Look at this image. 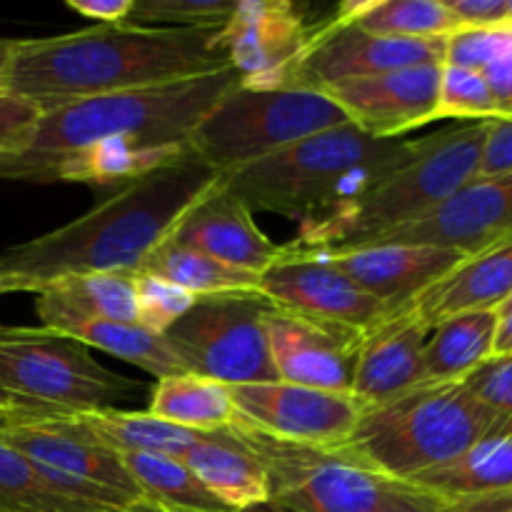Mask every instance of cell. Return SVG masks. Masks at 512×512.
Returning a JSON list of instances; mask_svg holds the SVG:
<instances>
[{
	"instance_id": "1",
	"label": "cell",
	"mask_w": 512,
	"mask_h": 512,
	"mask_svg": "<svg viewBox=\"0 0 512 512\" xmlns=\"http://www.w3.org/2000/svg\"><path fill=\"white\" fill-rule=\"evenodd\" d=\"M220 183L193 153L120 185L80 218L0 253V290L38 293L73 275L138 273L180 218Z\"/></svg>"
},
{
	"instance_id": "2",
	"label": "cell",
	"mask_w": 512,
	"mask_h": 512,
	"mask_svg": "<svg viewBox=\"0 0 512 512\" xmlns=\"http://www.w3.org/2000/svg\"><path fill=\"white\" fill-rule=\"evenodd\" d=\"M223 68L228 55L220 28L90 25L53 38L15 40L5 93L50 110Z\"/></svg>"
},
{
	"instance_id": "3",
	"label": "cell",
	"mask_w": 512,
	"mask_h": 512,
	"mask_svg": "<svg viewBox=\"0 0 512 512\" xmlns=\"http://www.w3.org/2000/svg\"><path fill=\"white\" fill-rule=\"evenodd\" d=\"M240 83L233 68L40 110L25 153L0 165L3 180H23L38 165L98 140H128L155 148H190L210 110Z\"/></svg>"
},
{
	"instance_id": "4",
	"label": "cell",
	"mask_w": 512,
	"mask_h": 512,
	"mask_svg": "<svg viewBox=\"0 0 512 512\" xmlns=\"http://www.w3.org/2000/svg\"><path fill=\"white\" fill-rule=\"evenodd\" d=\"M413 143L408 138H375L348 120L230 170L220 175V183L250 210H268L303 223L358 200L408 158Z\"/></svg>"
},
{
	"instance_id": "5",
	"label": "cell",
	"mask_w": 512,
	"mask_h": 512,
	"mask_svg": "<svg viewBox=\"0 0 512 512\" xmlns=\"http://www.w3.org/2000/svg\"><path fill=\"white\" fill-rule=\"evenodd\" d=\"M488 120L450 125L413 143L408 158L358 200L300 223L295 250H348L398 225L423 218L478 178Z\"/></svg>"
},
{
	"instance_id": "6",
	"label": "cell",
	"mask_w": 512,
	"mask_h": 512,
	"mask_svg": "<svg viewBox=\"0 0 512 512\" xmlns=\"http://www.w3.org/2000/svg\"><path fill=\"white\" fill-rule=\"evenodd\" d=\"M503 430L512 425L480 405L460 380H425L398 398L360 410L343 448L380 473L413 480Z\"/></svg>"
},
{
	"instance_id": "7",
	"label": "cell",
	"mask_w": 512,
	"mask_h": 512,
	"mask_svg": "<svg viewBox=\"0 0 512 512\" xmlns=\"http://www.w3.org/2000/svg\"><path fill=\"white\" fill-rule=\"evenodd\" d=\"M258 453L270 500L298 512H445V503L408 480L380 473L348 448H308L233 423Z\"/></svg>"
},
{
	"instance_id": "8",
	"label": "cell",
	"mask_w": 512,
	"mask_h": 512,
	"mask_svg": "<svg viewBox=\"0 0 512 512\" xmlns=\"http://www.w3.org/2000/svg\"><path fill=\"white\" fill-rule=\"evenodd\" d=\"M343 123L348 115L323 90H253L238 83L198 125L190 153L225 175Z\"/></svg>"
},
{
	"instance_id": "9",
	"label": "cell",
	"mask_w": 512,
	"mask_h": 512,
	"mask_svg": "<svg viewBox=\"0 0 512 512\" xmlns=\"http://www.w3.org/2000/svg\"><path fill=\"white\" fill-rule=\"evenodd\" d=\"M0 383L25 403L58 415L115 408L118 400L143 390V383L98 363L88 345L43 325H0Z\"/></svg>"
},
{
	"instance_id": "10",
	"label": "cell",
	"mask_w": 512,
	"mask_h": 512,
	"mask_svg": "<svg viewBox=\"0 0 512 512\" xmlns=\"http://www.w3.org/2000/svg\"><path fill=\"white\" fill-rule=\"evenodd\" d=\"M273 308L258 290L198 295L193 308L163 333L185 373L228 388L278 380L263 320Z\"/></svg>"
},
{
	"instance_id": "11",
	"label": "cell",
	"mask_w": 512,
	"mask_h": 512,
	"mask_svg": "<svg viewBox=\"0 0 512 512\" xmlns=\"http://www.w3.org/2000/svg\"><path fill=\"white\" fill-rule=\"evenodd\" d=\"M315 30L290 0H240L220 43L245 88H298L295 75Z\"/></svg>"
},
{
	"instance_id": "12",
	"label": "cell",
	"mask_w": 512,
	"mask_h": 512,
	"mask_svg": "<svg viewBox=\"0 0 512 512\" xmlns=\"http://www.w3.org/2000/svg\"><path fill=\"white\" fill-rule=\"evenodd\" d=\"M230 390L235 423L268 438L308 448H338L348 443L363 410L348 393H328L283 380L238 385Z\"/></svg>"
},
{
	"instance_id": "13",
	"label": "cell",
	"mask_w": 512,
	"mask_h": 512,
	"mask_svg": "<svg viewBox=\"0 0 512 512\" xmlns=\"http://www.w3.org/2000/svg\"><path fill=\"white\" fill-rule=\"evenodd\" d=\"M258 293L273 305L308 318L365 330L383 323L395 310L365 293L348 275L340 273L323 253L295 250L285 245L283 258L275 260L258 278Z\"/></svg>"
},
{
	"instance_id": "14",
	"label": "cell",
	"mask_w": 512,
	"mask_h": 512,
	"mask_svg": "<svg viewBox=\"0 0 512 512\" xmlns=\"http://www.w3.org/2000/svg\"><path fill=\"white\" fill-rule=\"evenodd\" d=\"M508 238H512V173L470 180L423 218L385 230L355 248L433 245L473 255Z\"/></svg>"
},
{
	"instance_id": "15",
	"label": "cell",
	"mask_w": 512,
	"mask_h": 512,
	"mask_svg": "<svg viewBox=\"0 0 512 512\" xmlns=\"http://www.w3.org/2000/svg\"><path fill=\"white\" fill-rule=\"evenodd\" d=\"M445 60V38H385L358 25H338L333 20L315 30L298 65V88L328 90L348 80L373 78L393 70L433 65Z\"/></svg>"
},
{
	"instance_id": "16",
	"label": "cell",
	"mask_w": 512,
	"mask_h": 512,
	"mask_svg": "<svg viewBox=\"0 0 512 512\" xmlns=\"http://www.w3.org/2000/svg\"><path fill=\"white\" fill-rule=\"evenodd\" d=\"M263 328L278 380L350 395L363 340L360 330L308 318L278 305L268 310Z\"/></svg>"
},
{
	"instance_id": "17",
	"label": "cell",
	"mask_w": 512,
	"mask_h": 512,
	"mask_svg": "<svg viewBox=\"0 0 512 512\" xmlns=\"http://www.w3.org/2000/svg\"><path fill=\"white\" fill-rule=\"evenodd\" d=\"M0 440L38 468L98 483L138 503H148L115 450L100 443L78 415L0 425ZM150 505V503H148Z\"/></svg>"
},
{
	"instance_id": "18",
	"label": "cell",
	"mask_w": 512,
	"mask_h": 512,
	"mask_svg": "<svg viewBox=\"0 0 512 512\" xmlns=\"http://www.w3.org/2000/svg\"><path fill=\"white\" fill-rule=\"evenodd\" d=\"M443 63L415 65L373 78L348 80L325 93L340 105L350 123L375 138H405V133L438 120Z\"/></svg>"
},
{
	"instance_id": "19",
	"label": "cell",
	"mask_w": 512,
	"mask_h": 512,
	"mask_svg": "<svg viewBox=\"0 0 512 512\" xmlns=\"http://www.w3.org/2000/svg\"><path fill=\"white\" fill-rule=\"evenodd\" d=\"M180 245L200 250L218 263L243 273H265L275 260L283 258L285 245H275L258 223L253 210L223 183L210 188L188 213L180 218L170 235Z\"/></svg>"
},
{
	"instance_id": "20",
	"label": "cell",
	"mask_w": 512,
	"mask_h": 512,
	"mask_svg": "<svg viewBox=\"0 0 512 512\" xmlns=\"http://www.w3.org/2000/svg\"><path fill=\"white\" fill-rule=\"evenodd\" d=\"M430 328L410 308L365 330L350 395L360 408L385 403L425 383V345Z\"/></svg>"
},
{
	"instance_id": "21",
	"label": "cell",
	"mask_w": 512,
	"mask_h": 512,
	"mask_svg": "<svg viewBox=\"0 0 512 512\" xmlns=\"http://www.w3.org/2000/svg\"><path fill=\"white\" fill-rule=\"evenodd\" d=\"M323 255L358 288L390 308H408L465 258L458 250L433 245H365Z\"/></svg>"
},
{
	"instance_id": "22",
	"label": "cell",
	"mask_w": 512,
	"mask_h": 512,
	"mask_svg": "<svg viewBox=\"0 0 512 512\" xmlns=\"http://www.w3.org/2000/svg\"><path fill=\"white\" fill-rule=\"evenodd\" d=\"M512 295V238L465 255L408 305L430 330L475 310H495Z\"/></svg>"
},
{
	"instance_id": "23",
	"label": "cell",
	"mask_w": 512,
	"mask_h": 512,
	"mask_svg": "<svg viewBox=\"0 0 512 512\" xmlns=\"http://www.w3.org/2000/svg\"><path fill=\"white\" fill-rule=\"evenodd\" d=\"M180 460L228 510L243 512L270 500L265 465L235 425L218 433H198Z\"/></svg>"
},
{
	"instance_id": "24",
	"label": "cell",
	"mask_w": 512,
	"mask_h": 512,
	"mask_svg": "<svg viewBox=\"0 0 512 512\" xmlns=\"http://www.w3.org/2000/svg\"><path fill=\"white\" fill-rule=\"evenodd\" d=\"M190 148H155V145H138L128 140H98L83 145L78 150L58 155L48 163L30 170L23 180L28 183H78L108 188V185H125L138 180L153 170L178 163Z\"/></svg>"
},
{
	"instance_id": "25",
	"label": "cell",
	"mask_w": 512,
	"mask_h": 512,
	"mask_svg": "<svg viewBox=\"0 0 512 512\" xmlns=\"http://www.w3.org/2000/svg\"><path fill=\"white\" fill-rule=\"evenodd\" d=\"M133 280L135 273H93L55 280L35 293V313L43 325L53 318L138 323Z\"/></svg>"
},
{
	"instance_id": "26",
	"label": "cell",
	"mask_w": 512,
	"mask_h": 512,
	"mask_svg": "<svg viewBox=\"0 0 512 512\" xmlns=\"http://www.w3.org/2000/svg\"><path fill=\"white\" fill-rule=\"evenodd\" d=\"M408 483L445 505L512 488V430L488 435L460 458L415 475Z\"/></svg>"
},
{
	"instance_id": "27",
	"label": "cell",
	"mask_w": 512,
	"mask_h": 512,
	"mask_svg": "<svg viewBox=\"0 0 512 512\" xmlns=\"http://www.w3.org/2000/svg\"><path fill=\"white\" fill-rule=\"evenodd\" d=\"M145 410L190 433H218L235 423L233 390L218 380L200 378L193 373L155 380Z\"/></svg>"
},
{
	"instance_id": "28",
	"label": "cell",
	"mask_w": 512,
	"mask_h": 512,
	"mask_svg": "<svg viewBox=\"0 0 512 512\" xmlns=\"http://www.w3.org/2000/svg\"><path fill=\"white\" fill-rule=\"evenodd\" d=\"M43 328L63 333L83 345L115 355L130 365L150 373L153 378L185 373L180 360L168 348L160 333L143 328L140 323H110V320H85V318H53Z\"/></svg>"
},
{
	"instance_id": "29",
	"label": "cell",
	"mask_w": 512,
	"mask_h": 512,
	"mask_svg": "<svg viewBox=\"0 0 512 512\" xmlns=\"http://www.w3.org/2000/svg\"><path fill=\"white\" fill-rule=\"evenodd\" d=\"M495 330V310H475L435 325L425 345V380L450 383L473 373L478 365L493 358Z\"/></svg>"
},
{
	"instance_id": "30",
	"label": "cell",
	"mask_w": 512,
	"mask_h": 512,
	"mask_svg": "<svg viewBox=\"0 0 512 512\" xmlns=\"http://www.w3.org/2000/svg\"><path fill=\"white\" fill-rule=\"evenodd\" d=\"M78 420L100 443L108 445L118 455L138 453L183 458L198 438V433L165 423V420L150 415L148 410L105 408L78 415Z\"/></svg>"
},
{
	"instance_id": "31",
	"label": "cell",
	"mask_w": 512,
	"mask_h": 512,
	"mask_svg": "<svg viewBox=\"0 0 512 512\" xmlns=\"http://www.w3.org/2000/svg\"><path fill=\"white\" fill-rule=\"evenodd\" d=\"M130 478L160 512H233L225 508L180 458L168 455H120Z\"/></svg>"
},
{
	"instance_id": "32",
	"label": "cell",
	"mask_w": 512,
	"mask_h": 512,
	"mask_svg": "<svg viewBox=\"0 0 512 512\" xmlns=\"http://www.w3.org/2000/svg\"><path fill=\"white\" fill-rule=\"evenodd\" d=\"M138 273L168 280V283L193 293L195 298L198 295L233 293V290H258V275L243 273V270L218 263V260L200 253V250L180 245L173 238L160 243L145 258L143 268Z\"/></svg>"
},
{
	"instance_id": "33",
	"label": "cell",
	"mask_w": 512,
	"mask_h": 512,
	"mask_svg": "<svg viewBox=\"0 0 512 512\" xmlns=\"http://www.w3.org/2000/svg\"><path fill=\"white\" fill-rule=\"evenodd\" d=\"M358 28L385 38H448L458 30L445 0H370L355 23Z\"/></svg>"
},
{
	"instance_id": "34",
	"label": "cell",
	"mask_w": 512,
	"mask_h": 512,
	"mask_svg": "<svg viewBox=\"0 0 512 512\" xmlns=\"http://www.w3.org/2000/svg\"><path fill=\"white\" fill-rule=\"evenodd\" d=\"M0 512H100L48 488L28 458L0 440Z\"/></svg>"
},
{
	"instance_id": "35",
	"label": "cell",
	"mask_w": 512,
	"mask_h": 512,
	"mask_svg": "<svg viewBox=\"0 0 512 512\" xmlns=\"http://www.w3.org/2000/svg\"><path fill=\"white\" fill-rule=\"evenodd\" d=\"M503 118L498 100L480 73L443 65L440 73L438 120H495Z\"/></svg>"
},
{
	"instance_id": "36",
	"label": "cell",
	"mask_w": 512,
	"mask_h": 512,
	"mask_svg": "<svg viewBox=\"0 0 512 512\" xmlns=\"http://www.w3.org/2000/svg\"><path fill=\"white\" fill-rule=\"evenodd\" d=\"M235 0H135L128 23L160 28H223Z\"/></svg>"
},
{
	"instance_id": "37",
	"label": "cell",
	"mask_w": 512,
	"mask_h": 512,
	"mask_svg": "<svg viewBox=\"0 0 512 512\" xmlns=\"http://www.w3.org/2000/svg\"><path fill=\"white\" fill-rule=\"evenodd\" d=\"M135 305L138 323L153 333L163 335L175 320L183 318L195 303V295L155 275L135 273Z\"/></svg>"
},
{
	"instance_id": "38",
	"label": "cell",
	"mask_w": 512,
	"mask_h": 512,
	"mask_svg": "<svg viewBox=\"0 0 512 512\" xmlns=\"http://www.w3.org/2000/svg\"><path fill=\"white\" fill-rule=\"evenodd\" d=\"M510 45V25H500V28H458L445 38L443 65H455V68L483 73Z\"/></svg>"
},
{
	"instance_id": "39",
	"label": "cell",
	"mask_w": 512,
	"mask_h": 512,
	"mask_svg": "<svg viewBox=\"0 0 512 512\" xmlns=\"http://www.w3.org/2000/svg\"><path fill=\"white\" fill-rule=\"evenodd\" d=\"M460 383L475 395L480 405L512 425V355H493Z\"/></svg>"
},
{
	"instance_id": "40",
	"label": "cell",
	"mask_w": 512,
	"mask_h": 512,
	"mask_svg": "<svg viewBox=\"0 0 512 512\" xmlns=\"http://www.w3.org/2000/svg\"><path fill=\"white\" fill-rule=\"evenodd\" d=\"M38 120V105L10 93H0V165L25 153Z\"/></svg>"
},
{
	"instance_id": "41",
	"label": "cell",
	"mask_w": 512,
	"mask_h": 512,
	"mask_svg": "<svg viewBox=\"0 0 512 512\" xmlns=\"http://www.w3.org/2000/svg\"><path fill=\"white\" fill-rule=\"evenodd\" d=\"M512 173V115L510 118L488 120L483 158H480L478 178Z\"/></svg>"
},
{
	"instance_id": "42",
	"label": "cell",
	"mask_w": 512,
	"mask_h": 512,
	"mask_svg": "<svg viewBox=\"0 0 512 512\" xmlns=\"http://www.w3.org/2000/svg\"><path fill=\"white\" fill-rule=\"evenodd\" d=\"M458 28H500L508 20V0H445Z\"/></svg>"
},
{
	"instance_id": "43",
	"label": "cell",
	"mask_w": 512,
	"mask_h": 512,
	"mask_svg": "<svg viewBox=\"0 0 512 512\" xmlns=\"http://www.w3.org/2000/svg\"><path fill=\"white\" fill-rule=\"evenodd\" d=\"M68 10L83 15L85 20H95L98 25L128 23L135 0H68Z\"/></svg>"
},
{
	"instance_id": "44",
	"label": "cell",
	"mask_w": 512,
	"mask_h": 512,
	"mask_svg": "<svg viewBox=\"0 0 512 512\" xmlns=\"http://www.w3.org/2000/svg\"><path fill=\"white\" fill-rule=\"evenodd\" d=\"M488 83L490 93L498 100V108L503 113V118L512 115V45L505 50L500 58H495L488 68L480 73Z\"/></svg>"
},
{
	"instance_id": "45",
	"label": "cell",
	"mask_w": 512,
	"mask_h": 512,
	"mask_svg": "<svg viewBox=\"0 0 512 512\" xmlns=\"http://www.w3.org/2000/svg\"><path fill=\"white\" fill-rule=\"evenodd\" d=\"M45 418H60V415L50 413V410L45 408H38V405L25 403V400H20L18 395H13L3 383H0V425L33 423V420Z\"/></svg>"
},
{
	"instance_id": "46",
	"label": "cell",
	"mask_w": 512,
	"mask_h": 512,
	"mask_svg": "<svg viewBox=\"0 0 512 512\" xmlns=\"http://www.w3.org/2000/svg\"><path fill=\"white\" fill-rule=\"evenodd\" d=\"M445 512H512V488L445 505Z\"/></svg>"
},
{
	"instance_id": "47",
	"label": "cell",
	"mask_w": 512,
	"mask_h": 512,
	"mask_svg": "<svg viewBox=\"0 0 512 512\" xmlns=\"http://www.w3.org/2000/svg\"><path fill=\"white\" fill-rule=\"evenodd\" d=\"M493 355H512V310L505 315H498Z\"/></svg>"
},
{
	"instance_id": "48",
	"label": "cell",
	"mask_w": 512,
	"mask_h": 512,
	"mask_svg": "<svg viewBox=\"0 0 512 512\" xmlns=\"http://www.w3.org/2000/svg\"><path fill=\"white\" fill-rule=\"evenodd\" d=\"M13 48H15V40L0 38V93H5V80H8V68H10V58H13Z\"/></svg>"
},
{
	"instance_id": "49",
	"label": "cell",
	"mask_w": 512,
	"mask_h": 512,
	"mask_svg": "<svg viewBox=\"0 0 512 512\" xmlns=\"http://www.w3.org/2000/svg\"><path fill=\"white\" fill-rule=\"evenodd\" d=\"M243 512H298V510L288 508V505L278 503V500H268V503L253 505V508H248V510H243Z\"/></svg>"
},
{
	"instance_id": "50",
	"label": "cell",
	"mask_w": 512,
	"mask_h": 512,
	"mask_svg": "<svg viewBox=\"0 0 512 512\" xmlns=\"http://www.w3.org/2000/svg\"><path fill=\"white\" fill-rule=\"evenodd\" d=\"M510 310H512V295H510L508 300H505L503 305H500V308H498V315H505V313H510Z\"/></svg>"
},
{
	"instance_id": "51",
	"label": "cell",
	"mask_w": 512,
	"mask_h": 512,
	"mask_svg": "<svg viewBox=\"0 0 512 512\" xmlns=\"http://www.w3.org/2000/svg\"><path fill=\"white\" fill-rule=\"evenodd\" d=\"M0 295H3V290H0Z\"/></svg>"
}]
</instances>
